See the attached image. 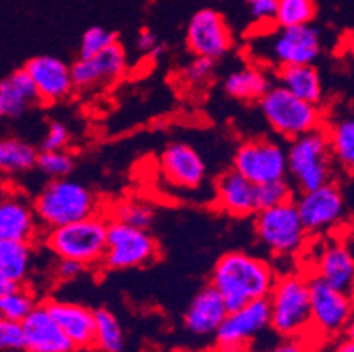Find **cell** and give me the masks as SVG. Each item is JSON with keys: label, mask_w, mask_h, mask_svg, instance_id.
<instances>
[{"label": "cell", "mask_w": 354, "mask_h": 352, "mask_svg": "<svg viewBox=\"0 0 354 352\" xmlns=\"http://www.w3.org/2000/svg\"><path fill=\"white\" fill-rule=\"evenodd\" d=\"M275 280L277 273L268 261L238 250L224 254L212 271V287L221 295L227 312L268 298Z\"/></svg>", "instance_id": "6da1fadb"}, {"label": "cell", "mask_w": 354, "mask_h": 352, "mask_svg": "<svg viewBox=\"0 0 354 352\" xmlns=\"http://www.w3.org/2000/svg\"><path fill=\"white\" fill-rule=\"evenodd\" d=\"M32 208L39 225L46 229L104 213L92 190L69 178L50 180L37 194Z\"/></svg>", "instance_id": "7a4b0ae2"}, {"label": "cell", "mask_w": 354, "mask_h": 352, "mask_svg": "<svg viewBox=\"0 0 354 352\" xmlns=\"http://www.w3.org/2000/svg\"><path fill=\"white\" fill-rule=\"evenodd\" d=\"M301 271L277 277L268 295L270 328L281 337H304L310 331V290Z\"/></svg>", "instance_id": "3957f363"}, {"label": "cell", "mask_w": 354, "mask_h": 352, "mask_svg": "<svg viewBox=\"0 0 354 352\" xmlns=\"http://www.w3.org/2000/svg\"><path fill=\"white\" fill-rule=\"evenodd\" d=\"M108 238V217L99 213L94 217L48 229L44 241L59 259H71L85 268L102 263Z\"/></svg>", "instance_id": "277c9868"}, {"label": "cell", "mask_w": 354, "mask_h": 352, "mask_svg": "<svg viewBox=\"0 0 354 352\" xmlns=\"http://www.w3.org/2000/svg\"><path fill=\"white\" fill-rule=\"evenodd\" d=\"M286 155L288 173L301 192L333 182L335 159L330 150L326 125L291 140Z\"/></svg>", "instance_id": "5b68a950"}, {"label": "cell", "mask_w": 354, "mask_h": 352, "mask_svg": "<svg viewBox=\"0 0 354 352\" xmlns=\"http://www.w3.org/2000/svg\"><path fill=\"white\" fill-rule=\"evenodd\" d=\"M257 104L270 127L289 141L324 127V111L321 104L301 101L279 85L270 86Z\"/></svg>", "instance_id": "8992f818"}, {"label": "cell", "mask_w": 354, "mask_h": 352, "mask_svg": "<svg viewBox=\"0 0 354 352\" xmlns=\"http://www.w3.org/2000/svg\"><path fill=\"white\" fill-rule=\"evenodd\" d=\"M254 228L259 241L277 257H292L307 247L308 232L292 201L254 213Z\"/></svg>", "instance_id": "52a82bcc"}, {"label": "cell", "mask_w": 354, "mask_h": 352, "mask_svg": "<svg viewBox=\"0 0 354 352\" xmlns=\"http://www.w3.org/2000/svg\"><path fill=\"white\" fill-rule=\"evenodd\" d=\"M159 257V245L148 229L131 228L108 221V238L102 266L108 270H131L147 266Z\"/></svg>", "instance_id": "ba28073f"}, {"label": "cell", "mask_w": 354, "mask_h": 352, "mask_svg": "<svg viewBox=\"0 0 354 352\" xmlns=\"http://www.w3.org/2000/svg\"><path fill=\"white\" fill-rule=\"evenodd\" d=\"M233 169L249 180L252 185L286 180L288 176L286 148L266 138L245 141L234 151Z\"/></svg>", "instance_id": "9c48e42d"}, {"label": "cell", "mask_w": 354, "mask_h": 352, "mask_svg": "<svg viewBox=\"0 0 354 352\" xmlns=\"http://www.w3.org/2000/svg\"><path fill=\"white\" fill-rule=\"evenodd\" d=\"M300 221L308 237L335 231L344 224L347 203L339 183L328 182L314 190H307L295 201Z\"/></svg>", "instance_id": "30bf717a"}, {"label": "cell", "mask_w": 354, "mask_h": 352, "mask_svg": "<svg viewBox=\"0 0 354 352\" xmlns=\"http://www.w3.org/2000/svg\"><path fill=\"white\" fill-rule=\"evenodd\" d=\"M321 34L312 24L279 27L266 43V60L277 67L307 66L321 55ZM275 67V69H277Z\"/></svg>", "instance_id": "8fae6325"}, {"label": "cell", "mask_w": 354, "mask_h": 352, "mask_svg": "<svg viewBox=\"0 0 354 352\" xmlns=\"http://www.w3.org/2000/svg\"><path fill=\"white\" fill-rule=\"evenodd\" d=\"M310 290V329L324 337H335L353 321V299L349 293L333 289L317 277L308 279Z\"/></svg>", "instance_id": "7c38bea8"}, {"label": "cell", "mask_w": 354, "mask_h": 352, "mask_svg": "<svg viewBox=\"0 0 354 352\" xmlns=\"http://www.w3.org/2000/svg\"><path fill=\"white\" fill-rule=\"evenodd\" d=\"M266 328H270L268 299H256L227 312L226 319L215 331V340L224 352H238Z\"/></svg>", "instance_id": "4fadbf2b"}, {"label": "cell", "mask_w": 354, "mask_h": 352, "mask_svg": "<svg viewBox=\"0 0 354 352\" xmlns=\"http://www.w3.org/2000/svg\"><path fill=\"white\" fill-rule=\"evenodd\" d=\"M233 46V34L226 19L212 8L199 9L189 21L187 48L194 57L210 58L217 62Z\"/></svg>", "instance_id": "5bb4252c"}, {"label": "cell", "mask_w": 354, "mask_h": 352, "mask_svg": "<svg viewBox=\"0 0 354 352\" xmlns=\"http://www.w3.org/2000/svg\"><path fill=\"white\" fill-rule=\"evenodd\" d=\"M32 77L39 102L43 104H55L64 101L73 92V82H71V71L64 60L50 55L30 58L24 67Z\"/></svg>", "instance_id": "9a60e30c"}, {"label": "cell", "mask_w": 354, "mask_h": 352, "mask_svg": "<svg viewBox=\"0 0 354 352\" xmlns=\"http://www.w3.org/2000/svg\"><path fill=\"white\" fill-rule=\"evenodd\" d=\"M24 349L27 352H76L73 342L53 321L46 305H37L21 321Z\"/></svg>", "instance_id": "2e32d148"}, {"label": "cell", "mask_w": 354, "mask_h": 352, "mask_svg": "<svg viewBox=\"0 0 354 352\" xmlns=\"http://www.w3.org/2000/svg\"><path fill=\"white\" fill-rule=\"evenodd\" d=\"M44 305H46L53 321L60 326L66 337L73 342L76 351L94 349V310L85 305H80V303L64 302V299H51Z\"/></svg>", "instance_id": "e0dca14e"}, {"label": "cell", "mask_w": 354, "mask_h": 352, "mask_svg": "<svg viewBox=\"0 0 354 352\" xmlns=\"http://www.w3.org/2000/svg\"><path fill=\"white\" fill-rule=\"evenodd\" d=\"M160 169L173 185L198 189L207 176V164L187 143H171L160 154Z\"/></svg>", "instance_id": "ac0fdd59"}, {"label": "cell", "mask_w": 354, "mask_h": 352, "mask_svg": "<svg viewBox=\"0 0 354 352\" xmlns=\"http://www.w3.org/2000/svg\"><path fill=\"white\" fill-rule=\"evenodd\" d=\"M312 277H317L333 289L351 295L354 282V257L351 245L346 243L342 238H333L328 241L319 257L315 259V270Z\"/></svg>", "instance_id": "d6986e66"}, {"label": "cell", "mask_w": 354, "mask_h": 352, "mask_svg": "<svg viewBox=\"0 0 354 352\" xmlns=\"http://www.w3.org/2000/svg\"><path fill=\"white\" fill-rule=\"evenodd\" d=\"M215 203L231 217H250L257 212L256 185L234 169L226 171L215 182Z\"/></svg>", "instance_id": "ffe728a7"}, {"label": "cell", "mask_w": 354, "mask_h": 352, "mask_svg": "<svg viewBox=\"0 0 354 352\" xmlns=\"http://www.w3.org/2000/svg\"><path fill=\"white\" fill-rule=\"evenodd\" d=\"M226 315L227 308L221 295L210 286L199 290L189 303L183 315V324L196 337H210L215 335Z\"/></svg>", "instance_id": "44dd1931"}, {"label": "cell", "mask_w": 354, "mask_h": 352, "mask_svg": "<svg viewBox=\"0 0 354 352\" xmlns=\"http://www.w3.org/2000/svg\"><path fill=\"white\" fill-rule=\"evenodd\" d=\"M39 222L32 205L24 198L9 196L0 205V241H30L37 238Z\"/></svg>", "instance_id": "7402d4cb"}, {"label": "cell", "mask_w": 354, "mask_h": 352, "mask_svg": "<svg viewBox=\"0 0 354 352\" xmlns=\"http://www.w3.org/2000/svg\"><path fill=\"white\" fill-rule=\"evenodd\" d=\"M275 77L279 86L288 90L289 93L301 101L312 102V104L323 102V82H321V74L314 64L277 67Z\"/></svg>", "instance_id": "603a6c76"}, {"label": "cell", "mask_w": 354, "mask_h": 352, "mask_svg": "<svg viewBox=\"0 0 354 352\" xmlns=\"http://www.w3.org/2000/svg\"><path fill=\"white\" fill-rule=\"evenodd\" d=\"M34 102H39L37 89L25 69H18L0 82V104L4 116L18 118Z\"/></svg>", "instance_id": "cb8c5ba5"}, {"label": "cell", "mask_w": 354, "mask_h": 352, "mask_svg": "<svg viewBox=\"0 0 354 352\" xmlns=\"http://www.w3.org/2000/svg\"><path fill=\"white\" fill-rule=\"evenodd\" d=\"M272 86L270 74L261 66L247 64L227 74L224 80V90L233 99L245 102H257Z\"/></svg>", "instance_id": "d4e9b609"}, {"label": "cell", "mask_w": 354, "mask_h": 352, "mask_svg": "<svg viewBox=\"0 0 354 352\" xmlns=\"http://www.w3.org/2000/svg\"><path fill=\"white\" fill-rule=\"evenodd\" d=\"M34 261L30 241H0V271L18 286H24Z\"/></svg>", "instance_id": "484cf974"}, {"label": "cell", "mask_w": 354, "mask_h": 352, "mask_svg": "<svg viewBox=\"0 0 354 352\" xmlns=\"http://www.w3.org/2000/svg\"><path fill=\"white\" fill-rule=\"evenodd\" d=\"M37 150L20 138H2L0 140V174L16 176L34 169Z\"/></svg>", "instance_id": "4316f807"}, {"label": "cell", "mask_w": 354, "mask_h": 352, "mask_svg": "<svg viewBox=\"0 0 354 352\" xmlns=\"http://www.w3.org/2000/svg\"><path fill=\"white\" fill-rule=\"evenodd\" d=\"M95 333H94V349L101 352H122L125 345L124 329L120 322L115 317L113 312L108 308L94 310Z\"/></svg>", "instance_id": "83f0119b"}, {"label": "cell", "mask_w": 354, "mask_h": 352, "mask_svg": "<svg viewBox=\"0 0 354 352\" xmlns=\"http://www.w3.org/2000/svg\"><path fill=\"white\" fill-rule=\"evenodd\" d=\"M104 215L109 221H117L120 224L138 229H148L153 224V219H156V212H153L152 205L138 198L122 199V201L115 203L113 208L108 210Z\"/></svg>", "instance_id": "f1b7e54d"}, {"label": "cell", "mask_w": 354, "mask_h": 352, "mask_svg": "<svg viewBox=\"0 0 354 352\" xmlns=\"http://www.w3.org/2000/svg\"><path fill=\"white\" fill-rule=\"evenodd\" d=\"M328 141L333 159L342 167L353 169L354 166V120L351 116L340 118L333 125L326 127Z\"/></svg>", "instance_id": "f546056e"}, {"label": "cell", "mask_w": 354, "mask_h": 352, "mask_svg": "<svg viewBox=\"0 0 354 352\" xmlns=\"http://www.w3.org/2000/svg\"><path fill=\"white\" fill-rule=\"evenodd\" d=\"M92 60H94L95 67H97L101 85H109V83L118 82V80L124 77L125 71H127V57H125L124 48H122L118 41L109 44L99 55L92 57Z\"/></svg>", "instance_id": "4dcf8cb0"}, {"label": "cell", "mask_w": 354, "mask_h": 352, "mask_svg": "<svg viewBox=\"0 0 354 352\" xmlns=\"http://www.w3.org/2000/svg\"><path fill=\"white\" fill-rule=\"evenodd\" d=\"M37 305V296L28 287L18 286L8 295L0 296V317L21 322Z\"/></svg>", "instance_id": "1f68e13d"}, {"label": "cell", "mask_w": 354, "mask_h": 352, "mask_svg": "<svg viewBox=\"0 0 354 352\" xmlns=\"http://www.w3.org/2000/svg\"><path fill=\"white\" fill-rule=\"evenodd\" d=\"M315 16L314 0H277V27L312 24Z\"/></svg>", "instance_id": "d6a6232c"}, {"label": "cell", "mask_w": 354, "mask_h": 352, "mask_svg": "<svg viewBox=\"0 0 354 352\" xmlns=\"http://www.w3.org/2000/svg\"><path fill=\"white\" fill-rule=\"evenodd\" d=\"M35 167L50 180L67 178L73 173L74 159L67 150H41L37 151Z\"/></svg>", "instance_id": "836d02e7"}, {"label": "cell", "mask_w": 354, "mask_h": 352, "mask_svg": "<svg viewBox=\"0 0 354 352\" xmlns=\"http://www.w3.org/2000/svg\"><path fill=\"white\" fill-rule=\"evenodd\" d=\"M286 201H292V187L288 180H277V182L256 185V208L257 212L272 206L282 205Z\"/></svg>", "instance_id": "e575fe53"}, {"label": "cell", "mask_w": 354, "mask_h": 352, "mask_svg": "<svg viewBox=\"0 0 354 352\" xmlns=\"http://www.w3.org/2000/svg\"><path fill=\"white\" fill-rule=\"evenodd\" d=\"M117 43V34L108 28L90 27L83 34L82 44H80V58H92L101 53L109 44Z\"/></svg>", "instance_id": "d590c367"}, {"label": "cell", "mask_w": 354, "mask_h": 352, "mask_svg": "<svg viewBox=\"0 0 354 352\" xmlns=\"http://www.w3.org/2000/svg\"><path fill=\"white\" fill-rule=\"evenodd\" d=\"M21 349H24L21 322L0 317V351H21Z\"/></svg>", "instance_id": "8d00e7d4"}, {"label": "cell", "mask_w": 354, "mask_h": 352, "mask_svg": "<svg viewBox=\"0 0 354 352\" xmlns=\"http://www.w3.org/2000/svg\"><path fill=\"white\" fill-rule=\"evenodd\" d=\"M215 69V62L210 58L196 57L191 64H187V67L183 69V80L189 82L191 85H203L207 83L212 77Z\"/></svg>", "instance_id": "74e56055"}, {"label": "cell", "mask_w": 354, "mask_h": 352, "mask_svg": "<svg viewBox=\"0 0 354 352\" xmlns=\"http://www.w3.org/2000/svg\"><path fill=\"white\" fill-rule=\"evenodd\" d=\"M71 132L62 122H51L41 143V150H67Z\"/></svg>", "instance_id": "f35d334b"}, {"label": "cell", "mask_w": 354, "mask_h": 352, "mask_svg": "<svg viewBox=\"0 0 354 352\" xmlns=\"http://www.w3.org/2000/svg\"><path fill=\"white\" fill-rule=\"evenodd\" d=\"M249 12L257 24H272L275 21L277 0H245Z\"/></svg>", "instance_id": "ab89813d"}, {"label": "cell", "mask_w": 354, "mask_h": 352, "mask_svg": "<svg viewBox=\"0 0 354 352\" xmlns=\"http://www.w3.org/2000/svg\"><path fill=\"white\" fill-rule=\"evenodd\" d=\"M86 268L83 264L76 263L71 259H59L55 264V277L62 282H69V280H76Z\"/></svg>", "instance_id": "60d3db41"}, {"label": "cell", "mask_w": 354, "mask_h": 352, "mask_svg": "<svg viewBox=\"0 0 354 352\" xmlns=\"http://www.w3.org/2000/svg\"><path fill=\"white\" fill-rule=\"evenodd\" d=\"M272 352H312V349L304 340V337H288L277 345Z\"/></svg>", "instance_id": "b9f144b4"}, {"label": "cell", "mask_w": 354, "mask_h": 352, "mask_svg": "<svg viewBox=\"0 0 354 352\" xmlns=\"http://www.w3.org/2000/svg\"><path fill=\"white\" fill-rule=\"evenodd\" d=\"M136 46H138V50L141 51V53L152 55V51L156 50L157 46H159V43H157V35L153 34L152 30H148V28H143V30H141L140 34H138Z\"/></svg>", "instance_id": "7bdbcfd3"}, {"label": "cell", "mask_w": 354, "mask_h": 352, "mask_svg": "<svg viewBox=\"0 0 354 352\" xmlns=\"http://www.w3.org/2000/svg\"><path fill=\"white\" fill-rule=\"evenodd\" d=\"M16 287H18V284H15L12 280H9L8 277L0 271V296L8 295V293H11V290H15Z\"/></svg>", "instance_id": "ee69618b"}, {"label": "cell", "mask_w": 354, "mask_h": 352, "mask_svg": "<svg viewBox=\"0 0 354 352\" xmlns=\"http://www.w3.org/2000/svg\"><path fill=\"white\" fill-rule=\"evenodd\" d=\"M333 352H354V342L353 338H342L339 345L335 347Z\"/></svg>", "instance_id": "f6af8a7d"}, {"label": "cell", "mask_w": 354, "mask_h": 352, "mask_svg": "<svg viewBox=\"0 0 354 352\" xmlns=\"http://www.w3.org/2000/svg\"><path fill=\"white\" fill-rule=\"evenodd\" d=\"M9 196H11V194H9L8 187L2 185V183H0V205H2V203H4L6 199L9 198Z\"/></svg>", "instance_id": "bcb514c9"}, {"label": "cell", "mask_w": 354, "mask_h": 352, "mask_svg": "<svg viewBox=\"0 0 354 352\" xmlns=\"http://www.w3.org/2000/svg\"><path fill=\"white\" fill-rule=\"evenodd\" d=\"M4 116V109H2V104H0V118Z\"/></svg>", "instance_id": "7dc6e473"}]
</instances>
